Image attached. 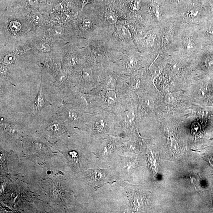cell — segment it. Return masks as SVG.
Masks as SVG:
<instances>
[{"label":"cell","instance_id":"cell-8","mask_svg":"<svg viewBox=\"0 0 213 213\" xmlns=\"http://www.w3.org/2000/svg\"><path fill=\"white\" fill-rule=\"evenodd\" d=\"M32 19L35 24L39 25L42 21V17L39 13H36L33 14Z\"/></svg>","mask_w":213,"mask_h":213},{"label":"cell","instance_id":"cell-3","mask_svg":"<svg viewBox=\"0 0 213 213\" xmlns=\"http://www.w3.org/2000/svg\"><path fill=\"white\" fill-rule=\"evenodd\" d=\"M82 76L84 80L90 81L93 79V73L89 68H84L82 72Z\"/></svg>","mask_w":213,"mask_h":213},{"label":"cell","instance_id":"cell-19","mask_svg":"<svg viewBox=\"0 0 213 213\" xmlns=\"http://www.w3.org/2000/svg\"><path fill=\"white\" fill-rule=\"evenodd\" d=\"M154 39L153 36H150L146 40V43L148 45H152L154 44Z\"/></svg>","mask_w":213,"mask_h":213},{"label":"cell","instance_id":"cell-9","mask_svg":"<svg viewBox=\"0 0 213 213\" xmlns=\"http://www.w3.org/2000/svg\"><path fill=\"white\" fill-rule=\"evenodd\" d=\"M95 126L96 129L98 132L102 131L105 127V122L103 119H100L97 121L95 123Z\"/></svg>","mask_w":213,"mask_h":213},{"label":"cell","instance_id":"cell-14","mask_svg":"<svg viewBox=\"0 0 213 213\" xmlns=\"http://www.w3.org/2000/svg\"><path fill=\"white\" fill-rule=\"evenodd\" d=\"M28 3L32 6L37 7L40 6L41 0H28Z\"/></svg>","mask_w":213,"mask_h":213},{"label":"cell","instance_id":"cell-25","mask_svg":"<svg viewBox=\"0 0 213 213\" xmlns=\"http://www.w3.org/2000/svg\"><path fill=\"white\" fill-rule=\"evenodd\" d=\"M210 5L211 6V10L213 11V0H210Z\"/></svg>","mask_w":213,"mask_h":213},{"label":"cell","instance_id":"cell-10","mask_svg":"<svg viewBox=\"0 0 213 213\" xmlns=\"http://www.w3.org/2000/svg\"><path fill=\"white\" fill-rule=\"evenodd\" d=\"M14 61V57L11 54H8L6 55L4 58V61L5 63L8 64H11Z\"/></svg>","mask_w":213,"mask_h":213},{"label":"cell","instance_id":"cell-5","mask_svg":"<svg viewBox=\"0 0 213 213\" xmlns=\"http://www.w3.org/2000/svg\"><path fill=\"white\" fill-rule=\"evenodd\" d=\"M37 49L40 52H48L51 50V48L48 44L42 43L38 45Z\"/></svg>","mask_w":213,"mask_h":213},{"label":"cell","instance_id":"cell-1","mask_svg":"<svg viewBox=\"0 0 213 213\" xmlns=\"http://www.w3.org/2000/svg\"><path fill=\"white\" fill-rule=\"evenodd\" d=\"M105 18L106 21L110 24H115L117 21V16L112 11L106 12L105 14Z\"/></svg>","mask_w":213,"mask_h":213},{"label":"cell","instance_id":"cell-22","mask_svg":"<svg viewBox=\"0 0 213 213\" xmlns=\"http://www.w3.org/2000/svg\"><path fill=\"white\" fill-rule=\"evenodd\" d=\"M206 33L209 37L213 40V28H209L206 30Z\"/></svg>","mask_w":213,"mask_h":213},{"label":"cell","instance_id":"cell-24","mask_svg":"<svg viewBox=\"0 0 213 213\" xmlns=\"http://www.w3.org/2000/svg\"><path fill=\"white\" fill-rule=\"evenodd\" d=\"M58 128V125L57 124H54L52 125L51 126V129L53 131H56Z\"/></svg>","mask_w":213,"mask_h":213},{"label":"cell","instance_id":"cell-11","mask_svg":"<svg viewBox=\"0 0 213 213\" xmlns=\"http://www.w3.org/2000/svg\"><path fill=\"white\" fill-rule=\"evenodd\" d=\"M173 100V97L171 94H167L165 97V102L167 104L172 103Z\"/></svg>","mask_w":213,"mask_h":213},{"label":"cell","instance_id":"cell-16","mask_svg":"<svg viewBox=\"0 0 213 213\" xmlns=\"http://www.w3.org/2000/svg\"><path fill=\"white\" fill-rule=\"evenodd\" d=\"M139 6V1L137 0H136L133 2L132 5V10L133 11L137 10L138 9Z\"/></svg>","mask_w":213,"mask_h":213},{"label":"cell","instance_id":"cell-21","mask_svg":"<svg viewBox=\"0 0 213 213\" xmlns=\"http://www.w3.org/2000/svg\"><path fill=\"white\" fill-rule=\"evenodd\" d=\"M128 32L127 31V30L126 28H122L121 29L120 34V35L123 36V37L125 38L126 37H128Z\"/></svg>","mask_w":213,"mask_h":213},{"label":"cell","instance_id":"cell-6","mask_svg":"<svg viewBox=\"0 0 213 213\" xmlns=\"http://www.w3.org/2000/svg\"><path fill=\"white\" fill-rule=\"evenodd\" d=\"M92 26V21L89 19H84L82 23L81 27L85 30H89L91 28Z\"/></svg>","mask_w":213,"mask_h":213},{"label":"cell","instance_id":"cell-2","mask_svg":"<svg viewBox=\"0 0 213 213\" xmlns=\"http://www.w3.org/2000/svg\"><path fill=\"white\" fill-rule=\"evenodd\" d=\"M116 94L115 92L111 90L107 92L106 93V100L108 103L110 104H112L116 102Z\"/></svg>","mask_w":213,"mask_h":213},{"label":"cell","instance_id":"cell-26","mask_svg":"<svg viewBox=\"0 0 213 213\" xmlns=\"http://www.w3.org/2000/svg\"><path fill=\"white\" fill-rule=\"evenodd\" d=\"M98 1V2H106V1H107V0H97Z\"/></svg>","mask_w":213,"mask_h":213},{"label":"cell","instance_id":"cell-15","mask_svg":"<svg viewBox=\"0 0 213 213\" xmlns=\"http://www.w3.org/2000/svg\"><path fill=\"white\" fill-rule=\"evenodd\" d=\"M69 116L71 119L73 120H77L78 116L76 113L75 112L71 111L69 113Z\"/></svg>","mask_w":213,"mask_h":213},{"label":"cell","instance_id":"cell-4","mask_svg":"<svg viewBox=\"0 0 213 213\" xmlns=\"http://www.w3.org/2000/svg\"><path fill=\"white\" fill-rule=\"evenodd\" d=\"M10 30L13 32H16L20 31L21 28V25L20 23L16 21H11L9 25Z\"/></svg>","mask_w":213,"mask_h":213},{"label":"cell","instance_id":"cell-18","mask_svg":"<svg viewBox=\"0 0 213 213\" xmlns=\"http://www.w3.org/2000/svg\"><path fill=\"white\" fill-rule=\"evenodd\" d=\"M126 117L128 118L129 120H132V119H133L134 118V112L132 111H128L126 113Z\"/></svg>","mask_w":213,"mask_h":213},{"label":"cell","instance_id":"cell-12","mask_svg":"<svg viewBox=\"0 0 213 213\" xmlns=\"http://www.w3.org/2000/svg\"><path fill=\"white\" fill-rule=\"evenodd\" d=\"M186 48L187 50L188 51H193L195 49V45L194 43V42L191 40L188 41V44H187Z\"/></svg>","mask_w":213,"mask_h":213},{"label":"cell","instance_id":"cell-23","mask_svg":"<svg viewBox=\"0 0 213 213\" xmlns=\"http://www.w3.org/2000/svg\"><path fill=\"white\" fill-rule=\"evenodd\" d=\"M153 11H154V14L157 17L159 16V9H158V6L156 5H154L153 6Z\"/></svg>","mask_w":213,"mask_h":213},{"label":"cell","instance_id":"cell-20","mask_svg":"<svg viewBox=\"0 0 213 213\" xmlns=\"http://www.w3.org/2000/svg\"><path fill=\"white\" fill-rule=\"evenodd\" d=\"M198 14H199V11L198 10H196V9H193L190 11L189 15L192 17L194 18L197 16Z\"/></svg>","mask_w":213,"mask_h":213},{"label":"cell","instance_id":"cell-7","mask_svg":"<svg viewBox=\"0 0 213 213\" xmlns=\"http://www.w3.org/2000/svg\"><path fill=\"white\" fill-rule=\"evenodd\" d=\"M116 85V83L113 78H111L107 80L106 83V87L109 90H113L115 89Z\"/></svg>","mask_w":213,"mask_h":213},{"label":"cell","instance_id":"cell-13","mask_svg":"<svg viewBox=\"0 0 213 213\" xmlns=\"http://www.w3.org/2000/svg\"><path fill=\"white\" fill-rule=\"evenodd\" d=\"M145 102L147 106L150 108H153L154 107V103L153 100L150 97H147L145 100Z\"/></svg>","mask_w":213,"mask_h":213},{"label":"cell","instance_id":"cell-17","mask_svg":"<svg viewBox=\"0 0 213 213\" xmlns=\"http://www.w3.org/2000/svg\"><path fill=\"white\" fill-rule=\"evenodd\" d=\"M43 102V97L42 95L40 93L37 98V106H41L42 105Z\"/></svg>","mask_w":213,"mask_h":213}]
</instances>
